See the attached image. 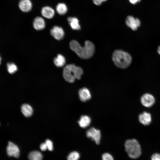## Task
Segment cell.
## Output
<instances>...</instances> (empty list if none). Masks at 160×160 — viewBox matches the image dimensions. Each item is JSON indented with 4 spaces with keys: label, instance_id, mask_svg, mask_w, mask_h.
<instances>
[{
    "label": "cell",
    "instance_id": "cell-18",
    "mask_svg": "<svg viewBox=\"0 0 160 160\" xmlns=\"http://www.w3.org/2000/svg\"><path fill=\"white\" fill-rule=\"evenodd\" d=\"M28 158L29 160H42L43 155L40 152L34 151L29 153Z\"/></svg>",
    "mask_w": 160,
    "mask_h": 160
},
{
    "label": "cell",
    "instance_id": "cell-23",
    "mask_svg": "<svg viewBox=\"0 0 160 160\" xmlns=\"http://www.w3.org/2000/svg\"><path fill=\"white\" fill-rule=\"evenodd\" d=\"M102 160H114L113 156L108 153H105L102 156Z\"/></svg>",
    "mask_w": 160,
    "mask_h": 160
},
{
    "label": "cell",
    "instance_id": "cell-17",
    "mask_svg": "<svg viewBox=\"0 0 160 160\" xmlns=\"http://www.w3.org/2000/svg\"><path fill=\"white\" fill-rule=\"evenodd\" d=\"M68 20L71 28L74 30H79L81 28L78 19L75 17H69Z\"/></svg>",
    "mask_w": 160,
    "mask_h": 160
},
{
    "label": "cell",
    "instance_id": "cell-9",
    "mask_svg": "<svg viewBox=\"0 0 160 160\" xmlns=\"http://www.w3.org/2000/svg\"><path fill=\"white\" fill-rule=\"evenodd\" d=\"M51 35L56 39L60 40L64 36V32L63 29L60 27L55 26L50 31Z\"/></svg>",
    "mask_w": 160,
    "mask_h": 160
},
{
    "label": "cell",
    "instance_id": "cell-27",
    "mask_svg": "<svg viewBox=\"0 0 160 160\" xmlns=\"http://www.w3.org/2000/svg\"><path fill=\"white\" fill-rule=\"evenodd\" d=\"M106 0H93V2L95 4L99 5H100L103 2L105 1Z\"/></svg>",
    "mask_w": 160,
    "mask_h": 160
},
{
    "label": "cell",
    "instance_id": "cell-25",
    "mask_svg": "<svg viewBox=\"0 0 160 160\" xmlns=\"http://www.w3.org/2000/svg\"><path fill=\"white\" fill-rule=\"evenodd\" d=\"M151 160H160V154L158 153L153 154L151 157Z\"/></svg>",
    "mask_w": 160,
    "mask_h": 160
},
{
    "label": "cell",
    "instance_id": "cell-6",
    "mask_svg": "<svg viewBox=\"0 0 160 160\" xmlns=\"http://www.w3.org/2000/svg\"><path fill=\"white\" fill-rule=\"evenodd\" d=\"M6 151L7 155L9 156L16 158H18L19 156L20 151L18 147L11 142H8Z\"/></svg>",
    "mask_w": 160,
    "mask_h": 160
},
{
    "label": "cell",
    "instance_id": "cell-7",
    "mask_svg": "<svg viewBox=\"0 0 160 160\" xmlns=\"http://www.w3.org/2000/svg\"><path fill=\"white\" fill-rule=\"evenodd\" d=\"M140 101L142 105L146 107H151L155 101L154 97L149 93H145L141 97Z\"/></svg>",
    "mask_w": 160,
    "mask_h": 160
},
{
    "label": "cell",
    "instance_id": "cell-15",
    "mask_svg": "<svg viewBox=\"0 0 160 160\" xmlns=\"http://www.w3.org/2000/svg\"><path fill=\"white\" fill-rule=\"evenodd\" d=\"M21 111L24 116L29 117L32 114L33 110L31 106L27 104H24L21 106Z\"/></svg>",
    "mask_w": 160,
    "mask_h": 160
},
{
    "label": "cell",
    "instance_id": "cell-3",
    "mask_svg": "<svg viewBox=\"0 0 160 160\" xmlns=\"http://www.w3.org/2000/svg\"><path fill=\"white\" fill-rule=\"evenodd\" d=\"M112 60L117 67L125 68L130 65L132 58L131 55L127 52L121 50H117L113 53Z\"/></svg>",
    "mask_w": 160,
    "mask_h": 160
},
{
    "label": "cell",
    "instance_id": "cell-12",
    "mask_svg": "<svg viewBox=\"0 0 160 160\" xmlns=\"http://www.w3.org/2000/svg\"><path fill=\"white\" fill-rule=\"evenodd\" d=\"M79 95L80 100L84 102L89 100L91 97L90 91L85 87L79 90Z\"/></svg>",
    "mask_w": 160,
    "mask_h": 160
},
{
    "label": "cell",
    "instance_id": "cell-2",
    "mask_svg": "<svg viewBox=\"0 0 160 160\" xmlns=\"http://www.w3.org/2000/svg\"><path fill=\"white\" fill-rule=\"evenodd\" d=\"M83 73V71L80 67L73 64H70L65 66L63 71V75L67 81L73 82L76 79H79Z\"/></svg>",
    "mask_w": 160,
    "mask_h": 160
},
{
    "label": "cell",
    "instance_id": "cell-1",
    "mask_svg": "<svg viewBox=\"0 0 160 160\" xmlns=\"http://www.w3.org/2000/svg\"><path fill=\"white\" fill-rule=\"evenodd\" d=\"M70 46L72 50L79 57L83 59L91 57L95 51L94 45L89 41H86L84 46L82 47L77 41L73 40L70 42Z\"/></svg>",
    "mask_w": 160,
    "mask_h": 160
},
{
    "label": "cell",
    "instance_id": "cell-30",
    "mask_svg": "<svg viewBox=\"0 0 160 160\" xmlns=\"http://www.w3.org/2000/svg\"><path fill=\"white\" fill-rule=\"evenodd\" d=\"M1 58L0 56V64H1Z\"/></svg>",
    "mask_w": 160,
    "mask_h": 160
},
{
    "label": "cell",
    "instance_id": "cell-11",
    "mask_svg": "<svg viewBox=\"0 0 160 160\" xmlns=\"http://www.w3.org/2000/svg\"><path fill=\"white\" fill-rule=\"evenodd\" d=\"M19 7L24 12H28L31 11L32 4L30 0H20L18 3Z\"/></svg>",
    "mask_w": 160,
    "mask_h": 160
},
{
    "label": "cell",
    "instance_id": "cell-28",
    "mask_svg": "<svg viewBox=\"0 0 160 160\" xmlns=\"http://www.w3.org/2000/svg\"><path fill=\"white\" fill-rule=\"evenodd\" d=\"M130 3L132 4H135L139 2L140 0H129Z\"/></svg>",
    "mask_w": 160,
    "mask_h": 160
},
{
    "label": "cell",
    "instance_id": "cell-20",
    "mask_svg": "<svg viewBox=\"0 0 160 160\" xmlns=\"http://www.w3.org/2000/svg\"><path fill=\"white\" fill-rule=\"evenodd\" d=\"M56 9L57 12L60 15L65 14L67 12L68 7L64 3H58L56 6Z\"/></svg>",
    "mask_w": 160,
    "mask_h": 160
},
{
    "label": "cell",
    "instance_id": "cell-13",
    "mask_svg": "<svg viewBox=\"0 0 160 160\" xmlns=\"http://www.w3.org/2000/svg\"><path fill=\"white\" fill-rule=\"evenodd\" d=\"M34 28L37 30H40L44 29L45 26V23L44 19L40 17H37L34 20L33 23Z\"/></svg>",
    "mask_w": 160,
    "mask_h": 160
},
{
    "label": "cell",
    "instance_id": "cell-21",
    "mask_svg": "<svg viewBox=\"0 0 160 160\" xmlns=\"http://www.w3.org/2000/svg\"><path fill=\"white\" fill-rule=\"evenodd\" d=\"M7 70L8 72L10 74L14 73L17 70L16 65L12 63H9L7 64Z\"/></svg>",
    "mask_w": 160,
    "mask_h": 160
},
{
    "label": "cell",
    "instance_id": "cell-24",
    "mask_svg": "<svg viewBox=\"0 0 160 160\" xmlns=\"http://www.w3.org/2000/svg\"><path fill=\"white\" fill-rule=\"evenodd\" d=\"M45 143H46L47 149L50 151H52L53 150V145L52 141L49 139L46 140Z\"/></svg>",
    "mask_w": 160,
    "mask_h": 160
},
{
    "label": "cell",
    "instance_id": "cell-26",
    "mask_svg": "<svg viewBox=\"0 0 160 160\" xmlns=\"http://www.w3.org/2000/svg\"><path fill=\"white\" fill-rule=\"evenodd\" d=\"M40 147L41 150L42 151H44L47 149L46 144L45 143L41 144Z\"/></svg>",
    "mask_w": 160,
    "mask_h": 160
},
{
    "label": "cell",
    "instance_id": "cell-22",
    "mask_svg": "<svg viewBox=\"0 0 160 160\" xmlns=\"http://www.w3.org/2000/svg\"><path fill=\"white\" fill-rule=\"evenodd\" d=\"M80 154L77 152L74 151L71 153L68 156L67 160H78Z\"/></svg>",
    "mask_w": 160,
    "mask_h": 160
},
{
    "label": "cell",
    "instance_id": "cell-4",
    "mask_svg": "<svg viewBox=\"0 0 160 160\" xmlns=\"http://www.w3.org/2000/svg\"><path fill=\"white\" fill-rule=\"evenodd\" d=\"M125 149L128 156L131 158L136 159L141 155L140 146L138 141L132 139L127 140L125 142Z\"/></svg>",
    "mask_w": 160,
    "mask_h": 160
},
{
    "label": "cell",
    "instance_id": "cell-16",
    "mask_svg": "<svg viewBox=\"0 0 160 160\" xmlns=\"http://www.w3.org/2000/svg\"><path fill=\"white\" fill-rule=\"evenodd\" d=\"M91 122L90 118L87 115L82 116L78 121L79 126L82 128H85L88 127Z\"/></svg>",
    "mask_w": 160,
    "mask_h": 160
},
{
    "label": "cell",
    "instance_id": "cell-8",
    "mask_svg": "<svg viewBox=\"0 0 160 160\" xmlns=\"http://www.w3.org/2000/svg\"><path fill=\"white\" fill-rule=\"evenodd\" d=\"M127 25L133 31L136 30L140 25V22L139 19L135 18L132 16H129L126 20Z\"/></svg>",
    "mask_w": 160,
    "mask_h": 160
},
{
    "label": "cell",
    "instance_id": "cell-14",
    "mask_svg": "<svg viewBox=\"0 0 160 160\" xmlns=\"http://www.w3.org/2000/svg\"><path fill=\"white\" fill-rule=\"evenodd\" d=\"M41 14L44 17L47 19H51L54 17L55 12L52 7L47 6L42 8Z\"/></svg>",
    "mask_w": 160,
    "mask_h": 160
},
{
    "label": "cell",
    "instance_id": "cell-19",
    "mask_svg": "<svg viewBox=\"0 0 160 160\" xmlns=\"http://www.w3.org/2000/svg\"><path fill=\"white\" fill-rule=\"evenodd\" d=\"M54 64L58 67L63 66L65 63V57L61 54H58L54 60Z\"/></svg>",
    "mask_w": 160,
    "mask_h": 160
},
{
    "label": "cell",
    "instance_id": "cell-29",
    "mask_svg": "<svg viewBox=\"0 0 160 160\" xmlns=\"http://www.w3.org/2000/svg\"><path fill=\"white\" fill-rule=\"evenodd\" d=\"M157 51L158 53L160 55V46L158 48Z\"/></svg>",
    "mask_w": 160,
    "mask_h": 160
},
{
    "label": "cell",
    "instance_id": "cell-5",
    "mask_svg": "<svg viewBox=\"0 0 160 160\" xmlns=\"http://www.w3.org/2000/svg\"><path fill=\"white\" fill-rule=\"evenodd\" d=\"M86 136L94 140L97 144H99L101 139L100 132L94 127H91L86 132Z\"/></svg>",
    "mask_w": 160,
    "mask_h": 160
},
{
    "label": "cell",
    "instance_id": "cell-10",
    "mask_svg": "<svg viewBox=\"0 0 160 160\" xmlns=\"http://www.w3.org/2000/svg\"><path fill=\"white\" fill-rule=\"evenodd\" d=\"M138 119L140 122L143 125H148L151 122V116L149 112L144 111L139 115Z\"/></svg>",
    "mask_w": 160,
    "mask_h": 160
}]
</instances>
